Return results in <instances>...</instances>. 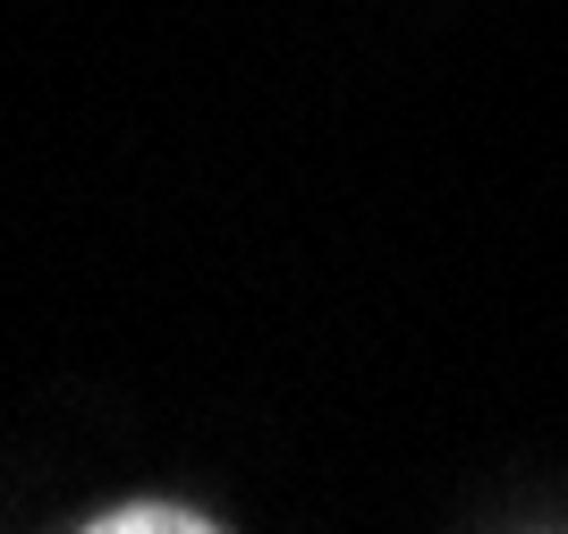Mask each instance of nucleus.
I'll list each match as a JSON object with an SVG mask.
<instances>
[{
    "label": "nucleus",
    "instance_id": "f257e3e1",
    "mask_svg": "<svg viewBox=\"0 0 568 534\" xmlns=\"http://www.w3.org/2000/svg\"><path fill=\"white\" fill-rule=\"evenodd\" d=\"M85 534H213V517L170 510V501H128V510H102V517H85Z\"/></svg>",
    "mask_w": 568,
    "mask_h": 534
}]
</instances>
